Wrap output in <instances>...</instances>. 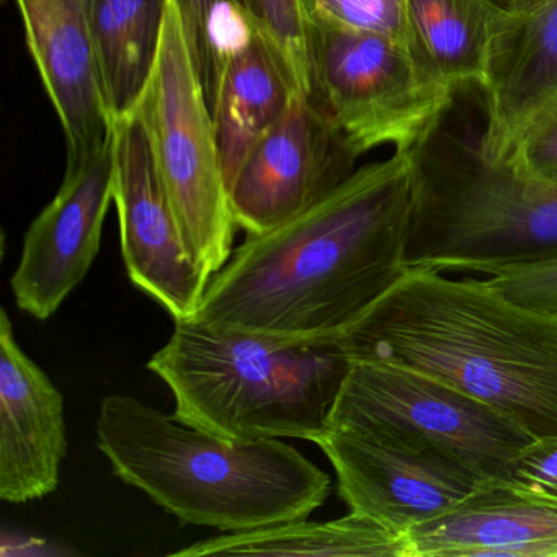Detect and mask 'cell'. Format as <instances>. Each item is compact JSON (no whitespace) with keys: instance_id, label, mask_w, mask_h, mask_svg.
Returning <instances> with one entry per match:
<instances>
[{"instance_id":"6da1fadb","label":"cell","mask_w":557,"mask_h":557,"mask_svg":"<svg viewBox=\"0 0 557 557\" xmlns=\"http://www.w3.org/2000/svg\"><path fill=\"white\" fill-rule=\"evenodd\" d=\"M409 152L355 171L293 220L249 234L194 319L280 341L334 338L407 272Z\"/></svg>"},{"instance_id":"7a4b0ae2","label":"cell","mask_w":557,"mask_h":557,"mask_svg":"<svg viewBox=\"0 0 557 557\" xmlns=\"http://www.w3.org/2000/svg\"><path fill=\"white\" fill-rule=\"evenodd\" d=\"M334 338L354 363L430 374L534 438L557 435V318L518 305L488 280L407 269Z\"/></svg>"},{"instance_id":"3957f363","label":"cell","mask_w":557,"mask_h":557,"mask_svg":"<svg viewBox=\"0 0 557 557\" xmlns=\"http://www.w3.org/2000/svg\"><path fill=\"white\" fill-rule=\"evenodd\" d=\"M97 446L168 513L221 533L302 520L331 494V475L280 438H221L122 394L100 404Z\"/></svg>"},{"instance_id":"277c9868","label":"cell","mask_w":557,"mask_h":557,"mask_svg":"<svg viewBox=\"0 0 557 557\" xmlns=\"http://www.w3.org/2000/svg\"><path fill=\"white\" fill-rule=\"evenodd\" d=\"M174 322L148 370L171 387L175 420L239 442L314 443L331 429L354 367L335 338L289 342L218 331L197 319Z\"/></svg>"},{"instance_id":"5b68a950","label":"cell","mask_w":557,"mask_h":557,"mask_svg":"<svg viewBox=\"0 0 557 557\" xmlns=\"http://www.w3.org/2000/svg\"><path fill=\"white\" fill-rule=\"evenodd\" d=\"M446 116L409 152L407 269L492 275L557 259V188L521 181Z\"/></svg>"},{"instance_id":"8992f818","label":"cell","mask_w":557,"mask_h":557,"mask_svg":"<svg viewBox=\"0 0 557 557\" xmlns=\"http://www.w3.org/2000/svg\"><path fill=\"white\" fill-rule=\"evenodd\" d=\"M332 425L399 443L453 466L478 485L507 481L515 458L534 440L511 417L451 384L383 361H355Z\"/></svg>"},{"instance_id":"52a82bcc","label":"cell","mask_w":557,"mask_h":557,"mask_svg":"<svg viewBox=\"0 0 557 557\" xmlns=\"http://www.w3.org/2000/svg\"><path fill=\"white\" fill-rule=\"evenodd\" d=\"M312 102L358 156L393 145L410 152L449 112L455 90L383 35L309 21Z\"/></svg>"},{"instance_id":"ba28073f","label":"cell","mask_w":557,"mask_h":557,"mask_svg":"<svg viewBox=\"0 0 557 557\" xmlns=\"http://www.w3.org/2000/svg\"><path fill=\"white\" fill-rule=\"evenodd\" d=\"M138 107L185 246L195 262L213 276L233 253L237 226L213 116L172 2L158 64Z\"/></svg>"},{"instance_id":"9c48e42d","label":"cell","mask_w":557,"mask_h":557,"mask_svg":"<svg viewBox=\"0 0 557 557\" xmlns=\"http://www.w3.org/2000/svg\"><path fill=\"white\" fill-rule=\"evenodd\" d=\"M113 156V203L128 278L174 321L194 319L211 275L185 246L139 107L116 120Z\"/></svg>"},{"instance_id":"30bf717a","label":"cell","mask_w":557,"mask_h":557,"mask_svg":"<svg viewBox=\"0 0 557 557\" xmlns=\"http://www.w3.org/2000/svg\"><path fill=\"white\" fill-rule=\"evenodd\" d=\"M358 158L311 97L296 94L231 184L234 223L262 234L293 220L344 184Z\"/></svg>"},{"instance_id":"8fae6325","label":"cell","mask_w":557,"mask_h":557,"mask_svg":"<svg viewBox=\"0 0 557 557\" xmlns=\"http://www.w3.org/2000/svg\"><path fill=\"white\" fill-rule=\"evenodd\" d=\"M113 188V139L102 151L66 165L57 197L25 234L11 280L18 309L45 321L83 283L99 253Z\"/></svg>"},{"instance_id":"7c38bea8","label":"cell","mask_w":557,"mask_h":557,"mask_svg":"<svg viewBox=\"0 0 557 557\" xmlns=\"http://www.w3.org/2000/svg\"><path fill=\"white\" fill-rule=\"evenodd\" d=\"M314 443L331 461L350 511L399 536L479 487L453 466L364 430L332 425Z\"/></svg>"},{"instance_id":"4fadbf2b","label":"cell","mask_w":557,"mask_h":557,"mask_svg":"<svg viewBox=\"0 0 557 557\" xmlns=\"http://www.w3.org/2000/svg\"><path fill=\"white\" fill-rule=\"evenodd\" d=\"M27 47L67 146V164L84 161L112 143L102 67L84 0H15Z\"/></svg>"},{"instance_id":"5bb4252c","label":"cell","mask_w":557,"mask_h":557,"mask_svg":"<svg viewBox=\"0 0 557 557\" xmlns=\"http://www.w3.org/2000/svg\"><path fill=\"white\" fill-rule=\"evenodd\" d=\"M67 455L64 397L15 341L0 312V498L27 504L53 494Z\"/></svg>"},{"instance_id":"9a60e30c","label":"cell","mask_w":557,"mask_h":557,"mask_svg":"<svg viewBox=\"0 0 557 557\" xmlns=\"http://www.w3.org/2000/svg\"><path fill=\"white\" fill-rule=\"evenodd\" d=\"M482 154L502 161L523 126L557 97V0H530L495 22L482 84Z\"/></svg>"},{"instance_id":"2e32d148","label":"cell","mask_w":557,"mask_h":557,"mask_svg":"<svg viewBox=\"0 0 557 557\" xmlns=\"http://www.w3.org/2000/svg\"><path fill=\"white\" fill-rule=\"evenodd\" d=\"M478 556L557 557V500L487 482L406 534V557Z\"/></svg>"},{"instance_id":"e0dca14e","label":"cell","mask_w":557,"mask_h":557,"mask_svg":"<svg viewBox=\"0 0 557 557\" xmlns=\"http://www.w3.org/2000/svg\"><path fill=\"white\" fill-rule=\"evenodd\" d=\"M301 94L275 48L260 32L227 60L213 116L227 190L257 143Z\"/></svg>"},{"instance_id":"ac0fdd59","label":"cell","mask_w":557,"mask_h":557,"mask_svg":"<svg viewBox=\"0 0 557 557\" xmlns=\"http://www.w3.org/2000/svg\"><path fill=\"white\" fill-rule=\"evenodd\" d=\"M171 0H84L113 119L141 102L154 74Z\"/></svg>"},{"instance_id":"d6986e66","label":"cell","mask_w":557,"mask_h":557,"mask_svg":"<svg viewBox=\"0 0 557 557\" xmlns=\"http://www.w3.org/2000/svg\"><path fill=\"white\" fill-rule=\"evenodd\" d=\"M172 556L406 557V536L350 511L332 521L302 518L243 533H223Z\"/></svg>"},{"instance_id":"ffe728a7","label":"cell","mask_w":557,"mask_h":557,"mask_svg":"<svg viewBox=\"0 0 557 557\" xmlns=\"http://www.w3.org/2000/svg\"><path fill=\"white\" fill-rule=\"evenodd\" d=\"M502 12L492 0H407L413 58L455 92L482 87Z\"/></svg>"},{"instance_id":"44dd1931","label":"cell","mask_w":557,"mask_h":557,"mask_svg":"<svg viewBox=\"0 0 557 557\" xmlns=\"http://www.w3.org/2000/svg\"><path fill=\"white\" fill-rule=\"evenodd\" d=\"M181 18L185 44L213 110L227 60L256 34L249 0H171Z\"/></svg>"},{"instance_id":"7402d4cb","label":"cell","mask_w":557,"mask_h":557,"mask_svg":"<svg viewBox=\"0 0 557 557\" xmlns=\"http://www.w3.org/2000/svg\"><path fill=\"white\" fill-rule=\"evenodd\" d=\"M257 30L285 61L299 92L311 94L309 17L305 0H249Z\"/></svg>"},{"instance_id":"603a6c76","label":"cell","mask_w":557,"mask_h":557,"mask_svg":"<svg viewBox=\"0 0 557 557\" xmlns=\"http://www.w3.org/2000/svg\"><path fill=\"white\" fill-rule=\"evenodd\" d=\"M497 162L521 181L557 188V97L523 126Z\"/></svg>"},{"instance_id":"cb8c5ba5","label":"cell","mask_w":557,"mask_h":557,"mask_svg":"<svg viewBox=\"0 0 557 557\" xmlns=\"http://www.w3.org/2000/svg\"><path fill=\"white\" fill-rule=\"evenodd\" d=\"M305 5L309 21L383 35L410 50L407 0H305Z\"/></svg>"},{"instance_id":"d4e9b609","label":"cell","mask_w":557,"mask_h":557,"mask_svg":"<svg viewBox=\"0 0 557 557\" xmlns=\"http://www.w3.org/2000/svg\"><path fill=\"white\" fill-rule=\"evenodd\" d=\"M487 280L518 305L557 318V259L508 267Z\"/></svg>"},{"instance_id":"484cf974","label":"cell","mask_w":557,"mask_h":557,"mask_svg":"<svg viewBox=\"0 0 557 557\" xmlns=\"http://www.w3.org/2000/svg\"><path fill=\"white\" fill-rule=\"evenodd\" d=\"M504 482L540 497L557 500V435L528 443L515 458Z\"/></svg>"},{"instance_id":"4316f807","label":"cell","mask_w":557,"mask_h":557,"mask_svg":"<svg viewBox=\"0 0 557 557\" xmlns=\"http://www.w3.org/2000/svg\"><path fill=\"white\" fill-rule=\"evenodd\" d=\"M492 2H494L500 11L513 12L524 8L530 0H492Z\"/></svg>"}]
</instances>
